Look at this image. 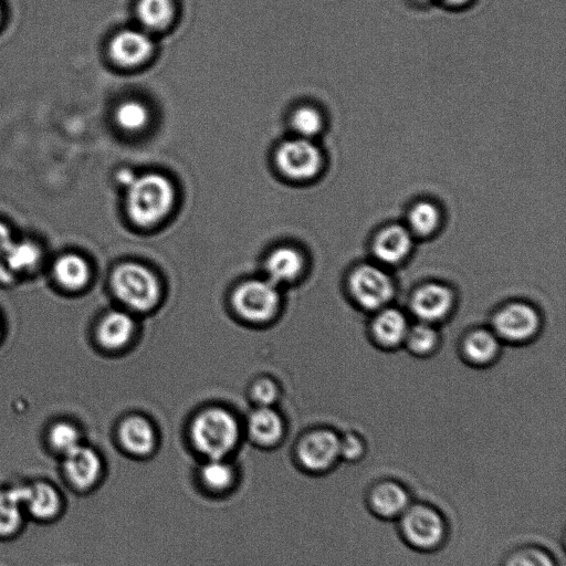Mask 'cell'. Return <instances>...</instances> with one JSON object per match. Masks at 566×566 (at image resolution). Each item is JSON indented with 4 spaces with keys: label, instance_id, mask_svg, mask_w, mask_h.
Listing matches in <instances>:
<instances>
[{
    "label": "cell",
    "instance_id": "cell-1",
    "mask_svg": "<svg viewBox=\"0 0 566 566\" xmlns=\"http://www.w3.org/2000/svg\"><path fill=\"white\" fill-rule=\"evenodd\" d=\"M396 522L398 537L406 547L417 553L438 552L449 540L448 519L431 502L413 501Z\"/></svg>",
    "mask_w": 566,
    "mask_h": 566
},
{
    "label": "cell",
    "instance_id": "cell-2",
    "mask_svg": "<svg viewBox=\"0 0 566 566\" xmlns=\"http://www.w3.org/2000/svg\"><path fill=\"white\" fill-rule=\"evenodd\" d=\"M174 203V186L164 175L136 176L128 187V213L136 225L151 227L159 224L170 214Z\"/></svg>",
    "mask_w": 566,
    "mask_h": 566
},
{
    "label": "cell",
    "instance_id": "cell-3",
    "mask_svg": "<svg viewBox=\"0 0 566 566\" xmlns=\"http://www.w3.org/2000/svg\"><path fill=\"white\" fill-rule=\"evenodd\" d=\"M239 437L236 418L220 408L199 414L191 428L193 446L205 459L227 458L237 447Z\"/></svg>",
    "mask_w": 566,
    "mask_h": 566
},
{
    "label": "cell",
    "instance_id": "cell-4",
    "mask_svg": "<svg viewBox=\"0 0 566 566\" xmlns=\"http://www.w3.org/2000/svg\"><path fill=\"white\" fill-rule=\"evenodd\" d=\"M111 285L114 295L134 311H149L160 301L159 280L150 269L135 262L115 269Z\"/></svg>",
    "mask_w": 566,
    "mask_h": 566
},
{
    "label": "cell",
    "instance_id": "cell-5",
    "mask_svg": "<svg viewBox=\"0 0 566 566\" xmlns=\"http://www.w3.org/2000/svg\"><path fill=\"white\" fill-rule=\"evenodd\" d=\"M276 162L280 172L291 180L309 182L322 172L324 156L314 141L297 136L279 146Z\"/></svg>",
    "mask_w": 566,
    "mask_h": 566
},
{
    "label": "cell",
    "instance_id": "cell-6",
    "mask_svg": "<svg viewBox=\"0 0 566 566\" xmlns=\"http://www.w3.org/2000/svg\"><path fill=\"white\" fill-rule=\"evenodd\" d=\"M340 438L328 429H320L303 437L297 448L300 467L313 476L330 473L341 460Z\"/></svg>",
    "mask_w": 566,
    "mask_h": 566
},
{
    "label": "cell",
    "instance_id": "cell-7",
    "mask_svg": "<svg viewBox=\"0 0 566 566\" xmlns=\"http://www.w3.org/2000/svg\"><path fill=\"white\" fill-rule=\"evenodd\" d=\"M234 307L241 318L262 323L275 316L280 296L275 283L267 280H250L234 293Z\"/></svg>",
    "mask_w": 566,
    "mask_h": 566
},
{
    "label": "cell",
    "instance_id": "cell-8",
    "mask_svg": "<svg viewBox=\"0 0 566 566\" xmlns=\"http://www.w3.org/2000/svg\"><path fill=\"white\" fill-rule=\"evenodd\" d=\"M364 499L371 515L384 522L397 521L414 501L410 488L390 477L374 481Z\"/></svg>",
    "mask_w": 566,
    "mask_h": 566
},
{
    "label": "cell",
    "instance_id": "cell-9",
    "mask_svg": "<svg viewBox=\"0 0 566 566\" xmlns=\"http://www.w3.org/2000/svg\"><path fill=\"white\" fill-rule=\"evenodd\" d=\"M104 473L103 460L96 449L81 445L62 457V475L67 484L78 492L96 488Z\"/></svg>",
    "mask_w": 566,
    "mask_h": 566
},
{
    "label": "cell",
    "instance_id": "cell-10",
    "mask_svg": "<svg viewBox=\"0 0 566 566\" xmlns=\"http://www.w3.org/2000/svg\"><path fill=\"white\" fill-rule=\"evenodd\" d=\"M352 295L365 309L384 307L394 295V285L386 272L375 266L365 265L356 269L350 279Z\"/></svg>",
    "mask_w": 566,
    "mask_h": 566
},
{
    "label": "cell",
    "instance_id": "cell-11",
    "mask_svg": "<svg viewBox=\"0 0 566 566\" xmlns=\"http://www.w3.org/2000/svg\"><path fill=\"white\" fill-rule=\"evenodd\" d=\"M23 505L27 519L40 523L58 520L65 511V498L46 480L22 482Z\"/></svg>",
    "mask_w": 566,
    "mask_h": 566
},
{
    "label": "cell",
    "instance_id": "cell-12",
    "mask_svg": "<svg viewBox=\"0 0 566 566\" xmlns=\"http://www.w3.org/2000/svg\"><path fill=\"white\" fill-rule=\"evenodd\" d=\"M540 326L536 310L522 303L502 309L495 319L497 333L503 339L522 342L530 339Z\"/></svg>",
    "mask_w": 566,
    "mask_h": 566
},
{
    "label": "cell",
    "instance_id": "cell-13",
    "mask_svg": "<svg viewBox=\"0 0 566 566\" xmlns=\"http://www.w3.org/2000/svg\"><path fill=\"white\" fill-rule=\"evenodd\" d=\"M154 44L144 30H124L115 36L110 45L112 59L125 68L138 67L148 60Z\"/></svg>",
    "mask_w": 566,
    "mask_h": 566
},
{
    "label": "cell",
    "instance_id": "cell-14",
    "mask_svg": "<svg viewBox=\"0 0 566 566\" xmlns=\"http://www.w3.org/2000/svg\"><path fill=\"white\" fill-rule=\"evenodd\" d=\"M26 520L22 482L0 487V540L17 537Z\"/></svg>",
    "mask_w": 566,
    "mask_h": 566
},
{
    "label": "cell",
    "instance_id": "cell-15",
    "mask_svg": "<svg viewBox=\"0 0 566 566\" xmlns=\"http://www.w3.org/2000/svg\"><path fill=\"white\" fill-rule=\"evenodd\" d=\"M413 236L410 229L402 225L383 228L374 240L373 250L376 258L385 264H400L411 253Z\"/></svg>",
    "mask_w": 566,
    "mask_h": 566
},
{
    "label": "cell",
    "instance_id": "cell-16",
    "mask_svg": "<svg viewBox=\"0 0 566 566\" xmlns=\"http://www.w3.org/2000/svg\"><path fill=\"white\" fill-rule=\"evenodd\" d=\"M453 293L440 285H427L417 290L412 300V309L424 322H434L447 316L453 307Z\"/></svg>",
    "mask_w": 566,
    "mask_h": 566
},
{
    "label": "cell",
    "instance_id": "cell-17",
    "mask_svg": "<svg viewBox=\"0 0 566 566\" xmlns=\"http://www.w3.org/2000/svg\"><path fill=\"white\" fill-rule=\"evenodd\" d=\"M119 440L122 448L133 457H149L155 449L156 435L145 418L134 416L120 426Z\"/></svg>",
    "mask_w": 566,
    "mask_h": 566
},
{
    "label": "cell",
    "instance_id": "cell-18",
    "mask_svg": "<svg viewBox=\"0 0 566 566\" xmlns=\"http://www.w3.org/2000/svg\"><path fill=\"white\" fill-rule=\"evenodd\" d=\"M238 480L236 468L227 458L205 459L198 470V481L208 494L222 496L232 491Z\"/></svg>",
    "mask_w": 566,
    "mask_h": 566
},
{
    "label": "cell",
    "instance_id": "cell-19",
    "mask_svg": "<svg viewBox=\"0 0 566 566\" xmlns=\"http://www.w3.org/2000/svg\"><path fill=\"white\" fill-rule=\"evenodd\" d=\"M135 323L129 313L112 311L99 324L97 337L103 348L119 350L133 337Z\"/></svg>",
    "mask_w": 566,
    "mask_h": 566
},
{
    "label": "cell",
    "instance_id": "cell-20",
    "mask_svg": "<svg viewBox=\"0 0 566 566\" xmlns=\"http://www.w3.org/2000/svg\"><path fill=\"white\" fill-rule=\"evenodd\" d=\"M248 434L261 447L275 446L283 436L282 419L270 407H259L249 416Z\"/></svg>",
    "mask_w": 566,
    "mask_h": 566
},
{
    "label": "cell",
    "instance_id": "cell-21",
    "mask_svg": "<svg viewBox=\"0 0 566 566\" xmlns=\"http://www.w3.org/2000/svg\"><path fill=\"white\" fill-rule=\"evenodd\" d=\"M268 280L275 285L296 280L303 268L299 251L290 247H280L272 251L266 260Z\"/></svg>",
    "mask_w": 566,
    "mask_h": 566
},
{
    "label": "cell",
    "instance_id": "cell-22",
    "mask_svg": "<svg viewBox=\"0 0 566 566\" xmlns=\"http://www.w3.org/2000/svg\"><path fill=\"white\" fill-rule=\"evenodd\" d=\"M54 276L62 288L77 291L87 287L91 270L85 258L77 254H66L56 260Z\"/></svg>",
    "mask_w": 566,
    "mask_h": 566
},
{
    "label": "cell",
    "instance_id": "cell-23",
    "mask_svg": "<svg viewBox=\"0 0 566 566\" xmlns=\"http://www.w3.org/2000/svg\"><path fill=\"white\" fill-rule=\"evenodd\" d=\"M442 220V208L431 199H421L408 211L406 227L413 235L426 237L436 232Z\"/></svg>",
    "mask_w": 566,
    "mask_h": 566
},
{
    "label": "cell",
    "instance_id": "cell-24",
    "mask_svg": "<svg viewBox=\"0 0 566 566\" xmlns=\"http://www.w3.org/2000/svg\"><path fill=\"white\" fill-rule=\"evenodd\" d=\"M43 250L34 241H14L2 260L17 276L35 271L43 262Z\"/></svg>",
    "mask_w": 566,
    "mask_h": 566
},
{
    "label": "cell",
    "instance_id": "cell-25",
    "mask_svg": "<svg viewBox=\"0 0 566 566\" xmlns=\"http://www.w3.org/2000/svg\"><path fill=\"white\" fill-rule=\"evenodd\" d=\"M500 566H560L554 553L538 543L513 547L502 558Z\"/></svg>",
    "mask_w": 566,
    "mask_h": 566
},
{
    "label": "cell",
    "instance_id": "cell-26",
    "mask_svg": "<svg viewBox=\"0 0 566 566\" xmlns=\"http://www.w3.org/2000/svg\"><path fill=\"white\" fill-rule=\"evenodd\" d=\"M136 14L146 31H161L172 24L175 5L173 0H139Z\"/></svg>",
    "mask_w": 566,
    "mask_h": 566
},
{
    "label": "cell",
    "instance_id": "cell-27",
    "mask_svg": "<svg viewBox=\"0 0 566 566\" xmlns=\"http://www.w3.org/2000/svg\"><path fill=\"white\" fill-rule=\"evenodd\" d=\"M373 330L377 340L387 347H394L406 339L410 329L401 311L387 309L377 316Z\"/></svg>",
    "mask_w": 566,
    "mask_h": 566
},
{
    "label": "cell",
    "instance_id": "cell-28",
    "mask_svg": "<svg viewBox=\"0 0 566 566\" xmlns=\"http://www.w3.org/2000/svg\"><path fill=\"white\" fill-rule=\"evenodd\" d=\"M291 127L297 133L298 138L313 141L326 127V120L320 110L305 106L292 114Z\"/></svg>",
    "mask_w": 566,
    "mask_h": 566
},
{
    "label": "cell",
    "instance_id": "cell-29",
    "mask_svg": "<svg viewBox=\"0 0 566 566\" xmlns=\"http://www.w3.org/2000/svg\"><path fill=\"white\" fill-rule=\"evenodd\" d=\"M499 351L496 335L480 330L470 334L465 343L468 358L476 363H487L495 358Z\"/></svg>",
    "mask_w": 566,
    "mask_h": 566
},
{
    "label": "cell",
    "instance_id": "cell-30",
    "mask_svg": "<svg viewBox=\"0 0 566 566\" xmlns=\"http://www.w3.org/2000/svg\"><path fill=\"white\" fill-rule=\"evenodd\" d=\"M48 442L51 449L62 458L82 445V436L75 425L59 422L50 428Z\"/></svg>",
    "mask_w": 566,
    "mask_h": 566
},
{
    "label": "cell",
    "instance_id": "cell-31",
    "mask_svg": "<svg viewBox=\"0 0 566 566\" xmlns=\"http://www.w3.org/2000/svg\"><path fill=\"white\" fill-rule=\"evenodd\" d=\"M115 119L123 130L138 132L148 125L150 112L142 102L129 100L120 104L115 112Z\"/></svg>",
    "mask_w": 566,
    "mask_h": 566
},
{
    "label": "cell",
    "instance_id": "cell-32",
    "mask_svg": "<svg viewBox=\"0 0 566 566\" xmlns=\"http://www.w3.org/2000/svg\"><path fill=\"white\" fill-rule=\"evenodd\" d=\"M406 339L414 352L425 354L436 347L437 333L428 323H422L408 330Z\"/></svg>",
    "mask_w": 566,
    "mask_h": 566
},
{
    "label": "cell",
    "instance_id": "cell-33",
    "mask_svg": "<svg viewBox=\"0 0 566 566\" xmlns=\"http://www.w3.org/2000/svg\"><path fill=\"white\" fill-rule=\"evenodd\" d=\"M366 453V446L363 439L355 434H348L340 438L341 460L355 464L360 461Z\"/></svg>",
    "mask_w": 566,
    "mask_h": 566
},
{
    "label": "cell",
    "instance_id": "cell-34",
    "mask_svg": "<svg viewBox=\"0 0 566 566\" xmlns=\"http://www.w3.org/2000/svg\"><path fill=\"white\" fill-rule=\"evenodd\" d=\"M251 395L260 407H269L270 404L276 402L278 397L277 386L274 382L269 380L258 381L253 390H251Z\"/></svg>",
    "mask_w": 566,
    "mask_h": 566
},
{
    "label": "cell",
    "instance_id": "cell-35",
    "mask_svg": "<svg viewBox=\"0 0 566 566\" xmlns=\"http://www.w3.org/2000/svg\"><path fill=\"white\" fill-rule=\"evenodd\" d=\"M13 243L14 239L12 233H10V229L7 225L0 222V259L4 257V255L7 253L8 248Z\"/></svg>",
    "mask_w": 566,
    "mask_h": 566
},
{
    "label": "cell",
    "instance_id": "cell-36",
    "mask_svg": "<svg viewBox=\"0 0 566 566\" xmlns=\"http://www.w3.org/2000/svg\"><path fill=\"white\" fill-rule=\"evenodd\" d=\"M15 272L10 269L5 262L0 259V282L10 283L17 279Z\"/></svg>",
    "mask_w": 566,
    "mask_h": 566
},
{
    "label": "cell",
    "instance_id": "cell-37",
    "mask_svg": "<svg viewBox=\"0 0 566 566\" xmlns=\"http://www.w3.org/2000/svg\"><path fill=\"white\" fill-rule=\"evenodd\" d=\"M118 178L119 182L128 188L134 182L136 176L130 170H122Z\"/></svg>",
    "mask_w": 566,
    "mask_h": 566
},
{
    "label": "cell",
    "instance_id": "cell-38",
    "mask_svg": "<svg viewBox=\"0 0 566 566\" xmlns=\"http://www.w3.org/2000/svg\"><path fill=\"white\" fill-rule=\"evenodd\" d=\"M473 0H440L446 7L459 9L468 6Z\"/></svg>",
    "mask_w": 566,
    "mask_h": 566
},
{
    "label": "cell",
    "instance_id": "cell-39",
    "mask_svg": "<svg viewBox=\"0 0 566 566\" xmlns=\"http://www.w3.org/2000/svg\"><path fill=\"white\" fill-rule=\"evenodd\" d=\"M0 16H2V12H0Z\"/></svg>",
    "mask_w": 566,
    "mask_h": 566
}]
</instances>
